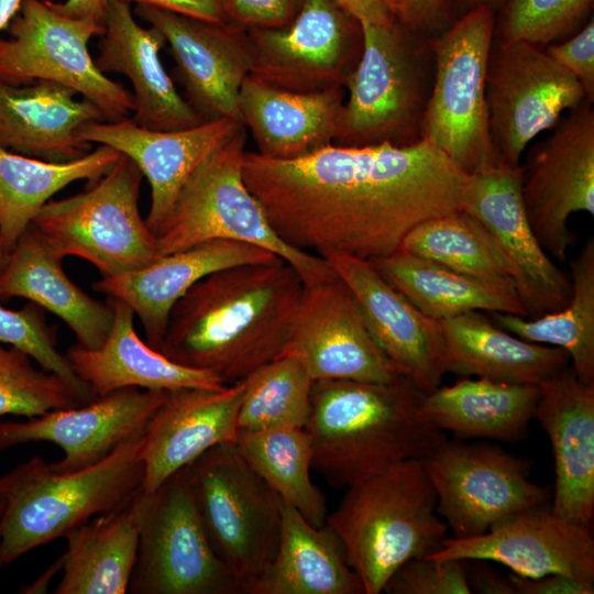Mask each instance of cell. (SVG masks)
<instances>
[{
  "label": "cell",
  "mask_w": 594,
  "mask_h": 594,
  "mask_svg": "<svg viewBox=\"0 0 594 594\" xmlns=\"http://www.w3.org/2000/svg\"><path fill=\"white\" fill-rule=\"evenodd\" d=\"M120 153L99 145L72 162L52 163L10 152L0 145V249L8 255L34 218L64 187L77 180L91 185L118 161Z\"/></svg>",
  "instance_id": "d590c367"
},
{
  "label": "cell",
  "mask_w": 594,
  "mask_h": 594,
  "mask_svg": "<svg viewBox=\"0 0 594 594\" xmlns=\"http://www.w3.org/2000/svg\"><path fill=\"white\" fill-rule=\"evenodd\" d=\"M142 442L143 437L129 441L102 460L73 471H56L35 457L0 476L2 566L117 509L142 490Z\"/></svg>",
  "instance_id": "5b68a950"
},
{
  "label": "cell",
  "mask_w": 594,
  "mask_h": 594,
  "mask_svg": "<svg viewBox=\"0 0 594 594\" xmlns=\"http://www.w3.org/2000/svg\"><path fill=\"white\" fill-rule=\"evenodd\" d=\"M388 594H471L464 560L420 557L400 565L386 582Z\"/></svg>",
  "instance_id": "f6af8a7d"
},
{
  "label": "cell",
  "mask_w": 594,
  "mask_h": 594,
  "mask_svg": "<svg viewBox=\"0 0 594 594\" xmlns=\"http://www.w3.org/2000/svg\"><path fill=\"white\" fill-rule=\"evenodd\" d=\"M279 356L300 362L314 381L389 383L402 377L372 338L358 301L338 275L304 287Z\"/></svg>",
  "instance_id": "ac0fdd59"
},
{
  "label": "cell",
  "mask_w": 594,
  "mask_h": 594,
  "mask_svg": "<svg viewBox=\"0 0 594 594\" xmlns=\"http://www.w3.org/2000/svg\"><path fill=\"white\" fill-rule=\"evenodd\" d=\"M591 102L570 110L529 154L521 198L543 250L560 261L573 243L572 213L594 215V111Z\"/></svg>",
  "instance_id": "e0dca14e"
},
{
  "label": "cell",
  "mask_w": 594,
  "mask_h": 594,
  "mask_svg": "<svg viewBox=\"0 0 594 594\" xmlns=\"http://www.w3.org/2000/svg\"><path fill=\"white\" fill-rule=\"evenodd\" d=\"M143 177L121 154L86 190L46 202L32 224L59 256L80 257L102 277L140 270L161 257L139 208Z\"/></svg>",
  "instance_id": "9c48e42d"
},
{
  "label": "cell",
  "mask_w": 594,
  "mask_h": 594,
  "mask_svg": "<svg viewBox=\"0 0 594 594\" xmlns=\"http://www.w3.org/2000/svg\"><path fill=\"white\" fill-rule=\"evenodd\" d=\"M110 300L113 320L105 342L97 349L77 343L66 352L73 371L95 398L123 388L170 392L227 385L216 375L180 365L150 346L135 331L133 310L120 300Z\"/></svg>",
  "instance_id": "f1b7e54d"
},
{
  "label": "cell",
  "mask_w": 594,
  "mask_h": 594,
  "mask_svg": "<svg viewBox=\"0 0 594 594\" xmlns=\"http://www.w3.org/2000/svg\"><path fill=\"white\" fill-rule=\"evenodd\" d=\"M243 178L288 245L373 261L419 223L461 210L469 175L425 140L328 145L294 160L245 151Z\"/></svg>",
  "instance_id": "6da1fadb"
},
{
  "label": "cell",
  "mask_w": 594,
  "mask_h": 594,
  "mask_svg": "<svg viewBox=\"0 0 594 594\" xmlns=\"http://www.w3.org/2000/svg\"><path fill=\"white\" fill-rule=\"evenodd\" d=\"M371 262L417 309L437 321L469 311L527 317L516 294L466 277L403 250Z\"/></svg>",
  "instance_id": "8d00e7d4"
},
{
  "label": "cell",
  "mask_w": 594,
  "mask_h": 594,
  "mask_svg": "<svg viewBox=\"0 0 594 594\" xmlns=\"http://www.w3.org/2000/svg\"><path fill=\"white\" fill-rule=\"evenodd\" d=\"M304 0H226L231 23L243 28H282L298 13Z\"/></svg>",
  "instance_id": "c3c4849f"
},
{
  "label": "cell",
  "mask_w": 594,
  "mask_h": 594,
  "mask_svg": "<svg viewBox=\"0 0 594 594\" xmlns=\"http://www.w3.org/2000/svg\"><path fill=\"white\" fill-rule=\"evenodd\" d=\"M146 492L70 530L55 594H124L136 562Z\"/></svg>",
  "instance_id": "d6a6232c"
},
{
  "label": "cell",
  "mask_w": 594,
  "mask_h": 594,
  "mask_svg": "<svg viewBox=\"0 0 594 594\" xmlns=\"http://www.w3.org/2000/svg\"><path fill=\"white\" fill-rule=\"evenodd\" d=\"M246 133L242 124L185 183L155 235L160 255L223 239L274 253L295 268L305 286L336 276L326 258L283 241L249 190L242 169Z\"/></svg>",
  "instance_id": "52a82bcc"
},
{
  "label": "cell",
  "mask_w": 594,
  "mask_h": 594,
  "mask_svg": "<svg viewBox=\"0 0 594 594\" xmlns=\"http://www.w3.org/2000/svg\"><path fill=\"white\" fill-rule=\"evenodd\" d=\"M516 594H593L594 582L552 573L539 578H525L509 573Z\"/></svg>",
  "instance_id": "681fc988"
},
{
  "label": "cell",
  "mask_w": 594,
  "mask_h": 594,
  "mask_svg": "<svg viewBox=\"0 0 594 594\" xmlns=\"http://www.w3.org/2000/svg\"><path fill=\"white\" fill-rule=\"evenodd\" d=\"M344 98V88L294 92L249 75L239 91L238 110L258 154L294 160L332 144Z\"/></svg>",
  "instance_id": "f546056e"
},
{
  "label": "cell",
  "mask_w": 594,
  "mask_h": 594,
  "mask_svg": "<svg viewBox=\"0 0 594 594\" xmlns=\"http://www.w3.org/2000/svg\"><path fill=\"white\" fill-rule=\"evenodd\" d=\"M422 395L405 377L314 381L304 427L312 469L330 485L345 488L393 463L422 460L447 439L422 414Z\"/></svg>",
  "instance_id": "3957f363"
},
{
  "label": "cell",
  "mask_w": 594,
  "mask_h": 594,
  "mask_svg": "<svg viewBox=\"0 0 594 594\" xmlns=\"http://www.w3.org/2000/svg\"><path fill=\"white\" fill-rule=\"evenodd\" d=\"M0 342L23 351L42 369L62 377L87 403L95 399L89 387L73 371L66 354L58 350L55 329L47 324L38 306L32 304L11 310L0 299Z\"/></svg>",
  "instance_id": "ee69618b"
},
{
  "label": "cell",
  "mask_w": 594,
  "mask_h": 594,
  "mask_svg": "<svg viewBox=\"0 0 594 594\" xmlns=\"http://www.w3.org/2000/svg\"><path fill=\"white\" fill-rule=\"evenodd\" d=\"M6 257H7V255L0 249V271L3 267V264L6 262Z\"/></svg>",
  "instance_id": "6f0895ef"
},
{
  "label": "cell",
  "mask_w": 594,
  "mask_h": 594,
  "mask_svg": "<svg viewBox=\"0 0 594 594\" xmlns=\"http://www.w3.org/2000/svg\"><path fill=\"white\" fill-rule=\"evenodd\" d=\"M594 0H506L495 20L493 46L525 42L541 48L574 34Z\"/></svg>",
  "instance_id": "7bdbcfd3"
},
{
  "label": "cell",
  "mask_w": 594,
  "mask_h": 594,
  "mask_svg": "<svg viewBox=\"0 0 594 594\" xmlns=\"http://www.w3.org/2000/svg\"><path fill=\"white\" fill-rule=\"evenodd\" d=\"M3 509H4V502L2 497L0 496V517L2 516Z\"/></svg>",
  "instance_id": "680465c9"
},
{
  "label": "cell",
  "mask_w": 594,
  "mask_h": 594,
  "mask_svg": "<svg viewBox=\"0 0 594 594\" xmlns=\"http://www.w3.org/2000/svg\"><path fill=\"white\" fill-rule=\"evenodd\" d=\"M544 51L582 85L587 100H594V21L593 16L568 40L544 47Z\"/></svg>",
  "instance_id": "7dc6e473"
},
{
  "label": "cell",
  "mask_w": 594,
  "mask_h": 594,
  "mask_svg": "<svg viewBox=\"0 0 594 594\" xmlns=\"http://www.w3.org/2000/svg\"><path fill=\"white\" fill-rule=\"evenodd\" d=\"M23 351L0 342V416L34 417L87 402L58 375L36 369Z\"/></svg>",
  "instance_id": "b9f144b4"
},
{
  "label": "cell",
  "mask_w": 594,
  "mask_h": 594,
  "mask_svg": "<svg viewBox=\"0 0 594 594\" xmlns=\"http://www.w3.org/2000/svg\"><path fill=\"white\" fill-rule=\"evenodd\" d=\"M244 386L243 380L221 389L190 387L167 392L143 436L146 493L209 449L234 443Z\"/></svg>",
  "instance_id": "484cf974"
},
{
  "label": "cell",
  "mask_w": 594,
  "mask_h": 594,
  "mask_svg": "<svg viewBox=\"0 0 594 594\" xmlns=\"http://www.w3.org/2000/svg\"><path fill=\"white\" fill-rule=\"evenodd\" d=\"M361 57L350 74L332 144L406 146L420 139L433 57L428 38L398 22L361 23Z\"/></svg>",
  "instance_id": "8992f818"
},
{
  "label": "cell",
  "mask_w": 594,
  "mask_h": 594,
  "mask_svg": "<svg viewBox=\"0 0 594 594\" xmlns=\"http://www.w3.org/2000/svg\"><path fill=\"white\" fill-rule=\"evenodd\" d=\"M496 14L487 6L459 15L429 37L433 57L431 89L420 139L443 152L468 175L495 163L486 102V75Z\"/></svg>",
  "instance_id": "ba28073f"
},
{
  "label": "cell",
  "mask_w": 594,
  "mask_h": 594,
  "mask_svg": "<svg viewBox=\"0 0 594 594\" xmlns=\"http://www.w3.org/2000/svg\"><path fill=\"white\" fill-rule=\"evenodd\" d=\"M403 28L429 38L446 31L457 19L453 0H384Z\"/></svg>",
  "instance_id": "bcb514c9"
},
{
  "label": "cell",
  "mask_w": 594,
  "mask_h": 594,
  "mask_svg": "<svg viewBox=\"0 0 594 594\" xmlns=\"http://www.w3.org/2000/svg\"><path fill=\"white\" fill-rule=\"evenodd\" d=\"M132 594H243L213 550L197 509L189 465L146 493Z\"/></svg>",
  "instance_id": "7c38bea8"
},
{
  "label": "cell",
  "mask_w": 594,
  "mask_h": 594,
  "mask_svg": "<svg viewBox=\"0 0 594 594\" xmlns=\"http://www.w3.org/2000/svg\"><path fill=\"white\" fill-rule=\"evenodd\" d=\"M246 31L250 75L294 92L344 88L363 46L361 23L336 0H304L289 24Z\"/></svg>",
  "instance_id": "9a60e30c"
},
{
  "label": "cell",
  "mask_w": 594,
  "mask_h": 594,
  "mask_svg": "<svg viewBox=\"0 0 594 594\" xmlns=\"http://www.w3.org/2000/svg\"><path fill=\"white\" fill-rule=\"evenodd\" d=\"M539 395V385L463 377L422 395L420 409L460 439L515 442L527 436Z\"/></svg>",
  "instance_id": "e575fe53"
},
{
  "label": "cell",
  "mask_w": 594,
  "mask_h": 594,
  "mask_svg": "<svg viewBox=\"0 0 594 594\" xmlns=\"http://www.w3.org/2000/svg\"><path fill=\"white\" fill-rule=\"evenodd\" d=\"M61 13L75 19H90L105 26L108 0H65L53 2Z\"/></svg>",
  "instance_id": "db71d44e"
},
{
  "label": "cell",
  "mask_w": 594,
  "mask_h": 594,
  "mask_svg": "<svg viewBox=\"0 0 594 594\" xmlns=\"http://www.w3.org/2000/svg\"><path fill=\"white\" fill-rule=\"evenodd\" d=\"M241 125L238 120L220 118L188 129L158 131L127 118L86 123L76 135L84 142L116 148L139 167L151 188L145 222L156 235L191 174Z\"/></svg>",
  "instance_id": "603a6c76"
},
{
  "label": "cell",
  "mask_w": 594,
  "mask_h": 594,
  "mask_svg": "<svg viewBox=\"0 0 594 594\" xmlns=\"http://www.w3.org/2000/svg\"><path fill=\"white\" fill-rule=\"evenodd\" d=\"M304 287L282 258L215 272L174 305L158 351L227 385L243 381L283 352Z\"/></svg>",
  "instance_id": "7a4b0ae2"
},
{
  "label": "cell",
  "mask_w": 594,
  "mask_h": 594,
  "mask_svg": "<svg viewBox=\"0 0 594 594\" xmlns=\"http://www.w3.org/2000/svg\"><path fill=\"white\" fill-rule=\"evenodd\" d=\"M166 394L123 388L24 421H0V451L29 442H51L63 452L59 461L51 463L54 470L89 466L124 443L143 437Z\"/></svg>",
  "instance_id": "ffe728a7"
},
{
  "label": "cell",
  "mask_w": 594,
  "mask_h": 594,
  "mask_svg": "<svg viewBox=\"0 0 594 594\" xmlns=\"http://www.w3.org/2000/svg\"><path fill=\"white\" fill-rule=\"evenodd\" d=\"M198 513L219 559L242 585L273 561L283 502L248 464L234 443L218 444L189 464Z\"/></svg>",
  "instance_id": "30bf717a"
},
{
  "label": "cell",
  "mask_w": 594,
  "mask_h": 594,
  "mask_svg": "<svg viewBox=\"0 0 594 594\" xmlns=\"http://www.w3.org/2000/svg\"><path fill=\"white\" fill-rule=\"evenodd\" d=\"M453 1H454V8H455L457 14L458 12H462L461 14H463L472 9H475L482 6H487L495 10L497 7H502V4L506 0H453Z\"/></svg>",
  "instance_id": "9f6ffc18"
},
{
  "label": "cell",
  "mask_w": 594,
  "mask_h": 594,
  "mask_svg": "<svg viewBox=\"0 0 594 594\" xmlns=\"http://www.w3.org/2000/svg\"><path fill=\"white\" fill-rule=\"evenodd\" d=\"M471 593L516 594L512 580L496 572L485 560H464Z\"/></svg>",
  "instance_id": "816d5d0a"
},
{
  "label": "cell",
  "mask_w": 594,
  "mask_h": 594,
  "mask_svg": "<svg viewBox=\"0 0 594 594\" xmlns=\"http://www.w3.org/2000/svg\"><path fill=\"white\" fill-rule=\"evenodd\" d=\"M571 297L561 309L527 318L488 312L499 328L524 340L564 350L572 371L594 383V239L591 237L570 262Z\"/></svg>",
  "instance_id": "74e56055"
},
{
  "label": "cell",
  "mask_w": 594,
  "mask_h": 594,
  "mask_svg": "<svg viewBox=\"0 0 594 594\" xmlns=\"http://www.w3.org/2000/svg\"><path fill=\"white\" fill-rule=\"evenodd\" d=\"M244 594H364V590L338 536L283 502L276 554Z\"/></svg>",
  "instance_id": "836d02e7"
},
{
  "label": "cell",
  "mask_w": 594,
  "mask_h": 594,
  "mask_svg": "<svg viewBox=\"0 0 594 594\" xmlns=\"http://www.w3.org/2000/svg\"><path fill=\"white\" fill-rule=\"evenodd\" d=\"M0 37V80L14 86L35 81L63 85L95 103L106 121L130 118L131 92L110 79L95 64L88 42L105 26L90 19H75L57 11L51 0H21Z\"/></svg>",
  "instance_id": "8fae6325"
},
{
  "label": "cell",
  "mask_w": 594,
  "mask_h": 594,
  "mask_svg": "<svg viewBox=\"0 0 594 594\" xmlns=\"http://www.w3.org/2000/svg\"><path fill=\"white\" fill-rule=\"evenodd\" d=\"M586 101L579 80L544 48L525 42L493 46L486 102L491 140L501 162L520 165L537 135Z\"/></svg>",
  "instance_id": "2e32d148"
},
{
  "label": "cell",
  "mask_w": 594,
  "mask_h": 594,
  "mask_svg": "<svg viewBox=\"0 0 594 594\" xmlns=\"http://www.w3.org/2000/svg\"><path fill=\"white\" fill-rule=\"evenodd\" d=\"M535 418L549 437L554 460L550 512L590 527L594 518V383L563 369L539 384Z\"/></svg>",
  "instance_id": "cb8c5ba5"
},
{
  "label": "cell",
  "mask_w": 594,
  "mask_h": 594,
  "mask_svg": "<svg viewBox=\"0 0 594 594\" xmlns=\"http://www.w3.org/2000/svg\"><path fill=\"white\" fill-rule=\"evenodd\" d=\"M421 462L437 495V513L455 538L550 507V487L529 480V461L497 444L446 439Z\"/></svg>",
  "instance_id": "4fadbf2b"
},
{
  "label": "cell",
  "mask_w": 594,
  "mask_h": 594,
  "mask_svg": "<svg viewBox=\"0 0 594 594\" xmlns=\"http://www.w3.org/2000/svg\"><path fill=\"white\" fill-rule=\"evenodd\" d=\"M0 568H2L1 559H0Z\"/></svg>",
  "instance_id": "91938a15"
},
{
  "label": "cell",
  "mask_w": 594,
  "mask_h": 594,
  "mask_svg": "<svg viewBox=\"0 0 594 594\" xmlns=\"http://www.w3.org/2000/svg\"><path fill=\"white\" fill-rule=\"evenodd\" d=\"M63 260L31 224L0 271V299H29L61 318L79 345L97 349L110 331L112 302H101L77 286L64 272Z\"/></svg>",
  "instance_id": "4dcf8cb0"
},
{
  "label": "cell",
  "mask_w": 594,
  "mask_h": 594,
  "mask_svg": "<svg viewBox=\"0 0 594 594\" xmlns=\"http://www.w3.org/2000/svg\"><path fill=\"white\" fill-rule=\"evenodd\" d=\"M136 6H148L193 19L217 23H231L226 0H121Z\"/></svg>",
  "instance_id": "f907efd6"
},
{
  "label": "cell",
  "mask_w": 594,
  "mask_h": 594,
  "mask_svg": "<svg viewBox=\"0 0 594 594\" xmlns=\"http://www.w3.org/2000/svg\"><path fill=\"white\" fill-rule=\"evenodd\" d=\"M234 446L279 498L315 526L328 516L326 497L314 484L312 448L302 427L238 432Z\"/></svg>",
  "instance_id": "f35d334b"
},
{
  "label": "cell",
  "mask_w": 594,
  "mask_h": 594,
  "mask_svg": "<svg viewBox=\"0 0 594 594\" xmlns=\"http://www.w3.org/2000/svg\"><path fill=\"white\" fill-rule=\"evenodd\" d=\"M100 36L95 64L103 74L118 73L130 80L133 122L158 131L188 129L204 122L164 68L160 57L166 46L164 36L154 26L139 24L130 3L108 0L105 32Z\"/></svg>",
  "instance_id": "4316f807"
},
{
  "label": "cell",
  "mask_w": 594,
  "mask_h": 594,
  "mask_svg": "<svg viewBox=\"0 0 594 594\" xmlns=\"http://www.w3.org/2000/svg\"><path fill=\"white\" fill-rule=\"evenodd\" d=\"M21 6V0H0V31L7 29L15 16Z\"/></svg>",
  "instance_id": "11a10c76"
},
{
  "label": "cell",
  "mask_w": 594,
  "mask_h": 594,
  "mask_svg": "<svg viewBox=\"0 0 594 594\" xmlns=\"http://www.w3.org/2000/svg\"><path fill=\"white\" fill-rule=\"evenodd\" d=\"M323 258L350 288L372 338L396 372L424 395L438 388L446 374L439 321L417 309L371 261L344 254Z\"/></svg>",
  "instance_id": "7402d4cb"
},
{
  "label": "cell",
  "mask_w": 594,
  "mask_h": 594,
  "mask_svg": "<svg viewBox=\"0 0 594 594\" xmlns=\"http://www.w3.org/2000/svg\"><path fill=\"white\" fill-rule=\"evenodd\" d=\"M53 81L14 86L0 80V145L6 150L52 163L76 161L90 152L77 130L106 121L89 100Z\"/></svg>",
  "instance_id": "83f0119b"
},
{
  "label": "cell",
  "mask_w": 594,
  "mask_h": 594,
  "mask_svg": "<svg viewBox=\"0 0 594 594\" xmlns=\"http://www.w3.org/2000/svg\"><path fill=\"white\" fill-rule=\"evenodd\" d=\"M326 525L342 542L364 594H380L405 562L437 552L448 526L420 459L393 463L345 487Z\"/></svg>",
  "instance_id": "277c9868"
},
{
  "label": "cell",
  "mask_w": 594,
  "mask_h": 594,
  "mask_svg": "<svg viewBox=\"0 0 594 594\" xmlns=\"http://www.w3.org/2000/svg\"><path fill=\"white\" fill-rule=\"evenodd\" d=\"M279 258L257 245L216 239L162 255L140 270L102 277L94 287L127 304L139 318L146 343L158 350L172 308L196 283L223 268Z\"/></svg>",
  "instance_id": "d4e9b609"
},
{
  "label": "cell",
  "mask_w": 594,
  "mask_h": 594,
  "mask_svg": "<svg viewBox=\"0 0 594 594\" xmlns=\"http://www.w3.org/2000/svg\"><path fill=\"white\" fill-rule=\"evenodd\" d=\"M348 13L360 23L377 25L391 24L395 21L384 0H336Z\"/></svg>",
  "instance_id": "f5cc1de1"
},
{
  "label": "cell",
  "mask_w": 594,
  "mask_h": 594,
  "mask_svg": "<svg viewBox=\"0 0 594 594\" xmlns=\"http://www.w3.org/2000/svg\"><path fill=\"white\" fill-rule=\"evenodd\" d=\"M522 166L486 164L469 174L461 210L477 226L534 318L564 307L571 280L537 240L521 198Z\"/></svg>",
  "instance_id": "5bb4252c"
},
{
  "label": "cell",
  "mask_w": 594,
  "mask_h": 594,
  "mask_svg": "<svg viewBox=\"0 0 594 594\" xmlns=\"http://www.w3.org/2000/svg\"><path fill=\"white\" fill-rule=\"evenodd\" d=\"M135 14L164 36L186 100L198 116L204 121H240L239 91L251 69L246 28L210 23L148 6H136Z\"/></svg>",
  "instance_id": "d6986e66"
},
{
  "label": "cell",
  "mask_w": 594,
  "mask_h": 594,
  "mask_svg": "<svg viewBox=\"0 0 594 594\" xmlns=\"http://www.w3.org/2000/svg\"><path fill=\"white\" fill-rule=\"evenodd\" d=\"M444 373L503 383L539 385L568 366V353L497 327L483 311L439 321Z\"/></svg>",
  "instance_id": "1f68e13d"
},
{
  "label": "cell",
  "mask_w": 594,
  "mask_h": 594,
  "mask_svg": "<svg viewBox=\"0 0 594 594\" xmlns=\"http://www.w3.org/2000/svg\"><path fill=\"white\" fill-rule=\"evenodd\" d=\"M399 250L516 294L504 265L474 221L462 210L419 223L405 237Z\"/></svg>",
  "instance_id": "ab89813d"
},
{
  "label": "cell",
  "mask_w": 594,
  "mask_h": 594,
  "mask_svg": "<svg viewBox=\"0 0 594 594\" xmlns=\"http://www.w3.org/2000/svg\"><path fill=\"white\" fill-rule=\"evenodd\" d=\"M244 384L238 432L305 427L314 380L300 362L278 356L250 374Z\"/></svg>",
  "instance_id": "60d3db41"
},
{
  "label": "cell",
  "mask_w": 594,
  "mask_h": 594,
  "mask_svg": "<svg viewBox=\"0 0 594 594\" xmlns=\"http://www.w3.org/2000/svg\"><path fill=\"white\" fill-rule=\"evenodd\" d=\"M427 557L493 561L525 578L560 573L594 582L591 528L554 516L550 507L519 513L479 536H448Z\"/></svg>",
  "instance_id": "44dd1931"
}]
</instances>
